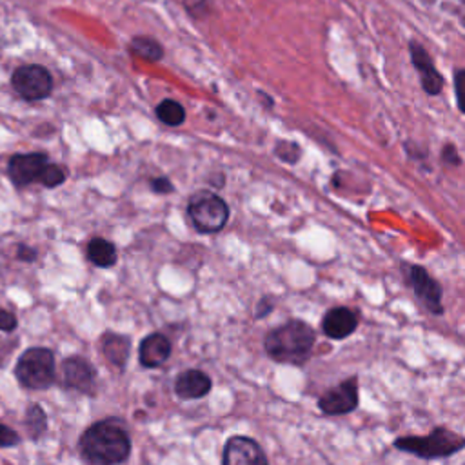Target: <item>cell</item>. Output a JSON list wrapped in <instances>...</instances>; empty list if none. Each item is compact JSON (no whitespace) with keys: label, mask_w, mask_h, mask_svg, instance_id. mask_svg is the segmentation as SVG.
Segmentation results:
<instances>
[{"label":"cell","mask_w":465,"mask_h":465,"mask_svg":"<svg viewBox=\"0 0 465 465\" xmlns=\"http://www.w3.org/2000/svg\"><path fill=\"white\" fill-rule=\"evenodd\" d=\"M78 452L87 465H120L131 454V438L116 418H105L82 432Z\"/></svg>","instance_id":"obj_1"},{"label":"cell","mask_w":465,"mask_h":465,"mask_svg":"<svg viewBox=\"0 0 465 465\" xmlns=\"http://www.w3.org/2000/svg\"><path fill=\"white\" fill-rule=\"evenodd\" d=\"M316 341L314 329L303 320H289L265 336V352L278 363L302 365L309 360Z\"/></svg>","instance_id":"obj_2"},{"label":"cell","mask_w":465,"mask_h":465,"mask_svg":"<svg viewBox=\"0 0 465 465\" xmlns=\"http://www.w3.org/2000/svg\"><path fill=\"white\" fill-rule=\"evenodd\" d=\"M15 378L25 389H49L56 380L54 352L47 347L25 349L15 363Z\"/></svg>","instance_id":"obj_3"},{"label":"cell","mask_w":465,"mask_h":465,"mask_svg":"<svg viewBox=\"0 0 465 465\" xmlns=\"http://www.w3.org/2000/svg\"><path fill=\"white\" fill-rule=\"evenodd\" d=\"M394 447L405 452H412L425 460L447 458L465 447V438L445 429L438 427L427 436H403L394 440Z\"/></svg>","instance_id":"obj_4"},{"label":"cell","mask_w":465,"mask_h":465,"mask_svg":"<svg viewBox=\"0 0 465 465\" xmlns=\"http://www.w3.org/2000/svg\"><path fill=\"white\" fill-rule=\"evenodd\" d=\"M187 216L198 232L213 234L225 227L229 205L213 191H198L187 202Z\"/></svg>","instance_id":"obj_5"},{"label":"cell","mask_w":465,"mask_h":465,"mask_svg":"<svg viewBox=\"0 0 465 465\" xmlns=\"http://www.w3.org/2000/svg\"><path fill=\"white\" fill-rule=\"evenodd\" d=\"M13 91L25 102H38L53 93L54 80L45 65L24 64L11 73Z\"/></svg>","instance_id":"obj_6"},{"label":"cell","mask_w":465,"mask_h":465,"mask_svg":"<svg viewBox=\"0 0 465 465\" xmlns=\"http://www.w3.org/2000/svg\"><path fill=\"white\" fill-rule=\"evenodd\" d=\"M49 163L47 153H15L7 160V176L16 189H24L33 183H40L42 173Z\"/></svg>","instance_id":"obj_7"},{"label":"cell","mask_w":465,"mask_h":465,"mask_svg":"<svg viewBox=\"0 0 465 465\" xmlns=\"http://www.w3.org/2000/svg\"><path fill=\"white\" fill-rule=\"evenodd\" d=\"M60 374H62V381L67 389L76 391L80 394H87V396L94 394L96 369L89 360H85L78 354L67 356L60 363Z\"/></svg>","instance_id":"obj_8"},{"label":"cell","mask_w":465,"mask_h":465,"mask_svg":"<svg viewBox=\"0 0 465 465\" xmlns=\"http://www.w3.org/2000/svg\"><path fill=\"white\" fill-rule=\"evenodd\" d=\"M318 407L329 416H340L354 411L358 407V378L352 376L323 392L318 400Z\"/></svg>","instance_id":"obj_9"},{"label":"cell","mask_w":465,"mask_h":465,"mask_svg":"<svg viewBox=\"0 0 465 465\" xmlns=\"http://www.w3.org/2000/svg\"><path fill=\"white\" fill-rule=\"evenodd\" d=\"M223 465H269L263 449L247 436H232L225 441Z\"/></svg>","instance_id":"obj_10"},{"label":"cell","mask_w":465,"mask_h":465,"mask_svg":"<svg viewBox=\"0 0 465 465\" xmlns=\"http://www.w3.org/2000/svg\"><path fill=\"white\" fill-rule=\"evenodd\" d=\"M409 283L420 302L429 309L432 314H441L443 312V303H441V289L438 282L420 265H412L409 269Z\"/></svg>","instance_id":"obj_11"},{"label":"cell","mask_w":465,"mask_h":465,"mask_svg":"<svg viewBox=\"0 0 465 465\" xmlns=\"http://www.w3.org/2000/svg\"><path fill=\"white\" fill-rule=\"evenodd\" d=\"M409 53H411V62L416 67V71L420 73V80H421V87L427 94H438L443 87V78L438 73L430 54L427 53V49L420 44V42H411L409 44Z\"/></svg>","instance_id":"obj_12"},{"label":"cell","mask_w":465,"mask_h":465,"mask_svg":"<svg viewBox=\"0 0 465 465\" xmlns=\"http://www.w3.org/2000/svg\"><path fill=\"white\" fill-rule=\"evenodd\" d=\"M358 327V316L347 307H332L322 318V331L332 340H343L351 336Z\"/></svg>","instance_id":"obj_13"},{"label":"cell","mask_w":465,"mask_h":465,"mask_svg":"<svg viewBox=\"0 0 465 465\" xmlns=\"http://www.w3.org/2000/svg\"><path fill=\"white\" fill-rule=\"evenodd\" d=\"M171 356V341L162 332L147 334L138 345V360L145 369H154L163 365Z\"/></svg>","instance_id":"obj_14"},{"label":"cell","mask_w":465,"mask_h":465,"mask_svg":"<svg viewBox=\"0 0 465 465\" xmlns=\"http://www.w3.org/2000/svg\"><path fill=\"white\" fill-rule=\"evenodd\" d=\"M213 387L211 378L200 369H187L174 380V394L180 400H198L209 394Z\"/></svg>","instance_id":"obj_15"},{"label":"cell","mask_w":465,"mask_h":465,"mask_svg":"<svg viewBox=\"0 0 465 465\" xmlns=\"http://www.w3.org/2000/svg\"><path fill=\"white\" fill-rule=\"evenodd\" d=\"M100 349H102V354L105 356V360L113 367L124 371L127 365V360H129V352H131V338L125 334H120V332L107 331L100 336Z\"/></svg>","instance_id":"obj_16"},{"label":"cell","mask_w":465,"mask_h":465,"mask_svg":"<svg viewBox=\"0 0 465 465\" xmlns=\"http://www.w3.org/2000/svg\"><path fill=\"white\" fill-rule=\"evenodd\" d=\"M85 258L94 267L107 269V267H113L116 263L118 254H116L114 243H111L109 240H105L102 236H93L85 245Z\"/></svg>","instance_id":"obj_17"},{"label":"cell","mask_w":465,"mask_h":465,"mask_svg":"<svg viewBox=\"0 0 465 465\" xmlns=\"http://www.w3.org/2000/svg\"><path fill=\"white\" fill-rule=\"evenodd\" d=\"M129 51L145 62H160L165 54L163 45L149 35L133 36L129 42Z\"/></svg>","instance_id":"obj_18"},{"label":"cell","mask_w":465,"mask_h":465,"mask_svg":"<svg viewBox=\"0 0 465 465\" xmlns=\"http://www.w3.org/2000/svg\"><path fill=\"white\" fill-rule=\"evenodd\" d=\"M154 114L163 125H169V127H178L185 122V107L174 98H163L154 107Z\"/></svg>","instance_id":"obj_19"},{"label":"cell","mask_w":465,"mask_h":465,"mask_svg":"<svg viewBox=\"0 0 465 465\" xmlns=\"http://www.w3.org/2000/svg\"><path fill=\"white\" fill-rule=\"evenodd\" d=\"M27 434L33 441H38L45 430H47V414L38 403H31L25 409V418H24Z\"/></svg>","instance_id":"obj_20"},{"label":"cell","mask_w":465,"mask_h":465,"mask_svg":"<svg viewBox=\"0 0 465 465\" xmlns=\"http://www.w3.org/2000/svg\"><path fill=\"white\" fill-rule=\"evenodd\" d=\"M65 178H67L65 169H64L62 165H58V163L49 162V163L45 165L44 173H42L40 185H44V187H47V189H53V187L62 185V183L65 182Z\"/></svg>","instance_id":"obj_21"},{"label":"cell","mask_w":465,"mask_h":465,"mask_svg":"<svg viewBox=\"0 0 465 465\" xmlns=\"http://www.w3.org/2000/svg\"><path fill=\"white\" fill-rule=\"evenodd\" d=\"M274 153L280 160H283L287 163H294L300 156V147L294 142H278Z\"/></svg>","instance_id":"obj_22"},{"label":"cell","mask_w":465,"mask_h":465,"mask_svg":"<svg viewBox=\"0 0 465 465\" xmlns=\"http://www.w3.org/2000/svg\"><path fill=\"white\" fill-rule=\"evenodd\" d=\"M454 94L458 109L465 114V69L454 71Z\"/></svg>","instance_id":"obj_23"},{"label":"cell","mask_w":465,"mask_h":465,"mask_svg":"<svg viewBox=\"0 0 465 465\" xmlns=\"http://www.w3.org/2000/svg\"><path fill=\"white\" fill-rule=\"evenodd\" d=\"M20 443V434L16 430H13L11 427H7L5 423H0V447L7 449V447H15Z\"/></svg>","instance_id":"obj_24"},{"label":"cell","mask_w":465,"mask_h":465,"mask_svg":"<svg viewBox=\"0 0 465 465\" xmlns=\"http://www.w3.org/2000/svg\"><path fill=\"white\" fill-rule=\"evenodd\" d=\"M149 187L156 194H169V193L174 191V185H173V182L167 176H154V178H151L149 180Z\"/></svg>","instance_id":"obj_25"},{"label":"cell","mask_w":465,"mask_h":465,"mask_svg":"<svg viewBox=\"0 0 465 465\" xmlns=\"http://www.w3.org/2000/svg\"><path fill=\"white\" fill-rule=\"evenodd\" d=\"M183 7L191 16L200 18L207 13V0H183Z\"/></svg>","instance_id":"obj_26"},{"label":"cell","mask_w":465,"mask_h":465,"mask_svg":"<svg viewBox=\"0 0 465 465\" xmlns=\"http://www.w3.org/2000/svg\"><path fill=\"white\" fill-rule=\"evenodd\" d=\"M16 325H18L16 316L7 309H0V331L2 332H13L16 329Z\"/></svg>","instance_id":"obj_27"},{"label":"cell","mask_w":465,"mask_h":465,"mask_svg":"<svg viewBox=\"0 0 465 465\" xmlns=\"http://www.w3.org/2000/svg\"><path fill=\"white\" fill-rule=\"evenodd\" d=\"M15 256H16V260H20V262L31 263V262L36 260L38 254H36V251H35L33 247L25 245V243H18V245H16V251H15Z\"/></svg>","instance_id":"obj_28"},{"label":"cell","mask_w":465,"mask_h":465,"mask_svg":"<svg viewBox=\"0 0 465 465\" xmlns=\"http://www.w3.org/2000/svg\"><path fill=\"white\" fill-rule=\"evenodd\" d=\"M272 307H274V300L271 298V296H263V298H260V302L256 303V307H254V318H263V316H267L271 311H272Z\"/></svg>","instance_id":"obj_29"},{"label":"cell","mask_w":465,"mask_h":465,"mask_svg":"<svg viewBox=\"0 0 465 465\" xmlns=\"http://www.w3.org/2000/svg\"><path fill=\"white\" fill-rule=\"evenodd\" d=\"M441 162L447 163V165H460V154L458 151L454 149V145L447 143L443 149H441Z\"/></svg>","instance_id":"obj_30"}]
</instances>
